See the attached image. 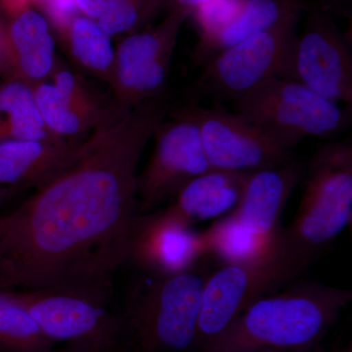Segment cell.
I'll list each match as a JSON object with an SVG mask.
<instances>
[{
  "mask_svg": "<svg viewBox=\"0 0 352 352\" xmlns=\"http://www.w3.org/2000/svg\"><path fill=\"white\" fill-rule=\"evenodd\" d=\"M168 110L113 103L68 162L0 217V291L57 289L112 298L141 212L138 166Z\"/></svg>",
  "mask_w": 352,
  "mask_h": 352,
  "instance_id": "obj_1",
  "label": "cell"
},
{
  "mask_svg": "<svg viewBox=\"0 0 352 352\" xmlns=\"http://www.w3.org/2000/svg\"><path fill=\"white\" fill-rule=\"evenodd\" d=\"M252 303L201 352H292L320 346L352 300L349 289L296 279Z\"/></svg>",
  "mask_w": 352,
  "mask_h": 352,
  "instance_id": "obj_2",
  "label": "cell"
},
{
  "mask_svg": "<svg viewBox=\"0 0 352 352\" xmlns=\"http://www.w3.org/2000/svg\"><path fill=\"white\" fill-rule=\"evenodd\" d=\"M207 258L182 272L140 271L131 280L119 310L124 352H198Z\"/></svg>",
  "mask_w": 352,
  "mask_h": 352,
  "instance_id": "obj_3",
  "label": "cell"
},
{
  "mask_svg": "<svg viewBox=\"0 0 352 352\" xmlns=\"http://www.w3.org/2000/svg\"><path fill=\"white\" fill-rule=\"evenodd\" d=\"M305 189L294 219L278 234L275 252L298 272L325 254L352 219L351 140L319 145L303 170Z\"/></svg>",
  "mask_w": 352,
  "mask_h": 352,
  "instance_id": "obj_4",
  "label": "cell"
},
{
  "mask_svg": "<svg viewBox=\"0 0 352 352\" xmlns=\"http://www.w3.org/2000/svg\"><path fill=\"white\" fill-rule=\"evenodd\" d=\"M232 111L291 151L305 138H336L351 122V108L284 78H270L235 99Z\"/></svg>",
  "mask_w": 352,
  "mask_h": 352,
  "instance_id": "obj_5",
  "label": "cell"
},
{
  "mask_svg": "<svg viewBox=\"0 0 352 352\" xmlns=\"http://www.w3.org/2000/svg\"><path fill=\"white\" fill-rule=\"evenodd\" d=\"M302 15L294 14L208 58L201 66L194 94L234 101L270 78L294 80L296 28Z\"/></svg>",
  "mask_w": 352,
  "mask_h": 352,
  "instance_id": "obj_6",
  "label": "cell"
},
{
  "mask_svg": "<svg viewBox=\"0 0 352 352\" xmlns=\"http://www.w3.org/2000/svg\"><path fill=\"white\" fill-rule=\"evenodd\" d=\"M15 293L55 344L124 352L120 311L112 309L111 298L57 289H17Z\"/></svg>",
  "mask_w": 352,
  "mask_h": 352,
  "instance_id": "obj_7",
  "label": "cell"
},
{
  "mask_svg": "<svg viewBox=\"0 0 352 352\" xmlns=\"http://www.w3.org/2000/svg\"><path fill=\"white\" fill-rule=\"evenodd\" d=\"M302 273L280 258L276 252L256 263L221 264L204 285L198 321V352L252 303L279 291Z\"/></svg>",
  "mask_w": 352,
  "mask_h": 352,
  "instance_id": "obj_8",
  "label": "cell"
},
{
  "mask_svg": "<svg viewBox=\"0 0 352 352\" xmlns=\"http://www.w3.org/2000/svg\"><path fill=\"white\" fill-rule=\"evenodd\" d=\"M153 138L154 151L138 176L141 212H153L173 201L187 183L212 170L189 106L176 111L170 120L164 118Z\"/></svg>",
  "mask_w": 352,
  "mask_h": 352,
  "instance_id": "obj_9",
  "label": "cell"
},
{
  "mask_svg": "<svg viewBox=\"0 0 352 352\" xmlns=\"http://www.w3.org/2000/svg\"><path fill=\"white\" fill-rule=\"evenodd\" d=\"M187 18L166 12L159 25L132 32L116 47L115 102L135 107L159 98L168 76L180 30Z\"/></svg>",
  "mask_w": 352,
  "mask_h": 352,
  "instance_id": "obj_10",
  "label": "cell"
},
{
  "mask_svg": "<svg viewBox=\"0 0 352 352\" xmlns=\"http://www.w3.org/2000/svg\"><path fill=\"white\" fill-rule=\"evenodd\" d=\"M201 143L214 170L254 173L292 160L291 150L258 126L220 105H189Z\"/></svg>",
  "mask_w": 352,
  "mask_h": 352,
  "instance_id": "obj_11",
  "label": "cell"
},
{
  "mask_svg": "<svg viewBox=\"0 0 352 352\" xmlns=\"http://www.w3.org/2000/svg\"><path fill=\"white\" fill-rule=\"evenodd\" d=\"M294 52V80L339 104L352 103L351 43L325 10L309 8Z\"/></svg>",
  "mask_w": 352,
  "mask_h": 352,
  "instance_id": "obj_12",
  "label": "cell"
},
{
  "mask_svg": "<svg viewBox=\"0 0 352 352\" xmlns=\"http://www.w3.org/2000/svg\"><path fill=\"white\" fill-rule=\"evenodd\" d=\"M308 8L305 0H212L192 14L199 32L192 61L201 66L220 51Z\"/></svg>",
  "mask_w": 352,
  "mask_h": 352,
  "instance_id": "obj_13",
  "label": "cell"
},
{
  "mask_svg": "<svg viewBox=\"0 0 352 352\" xmlns=\"http://www.w3.org/2000/svg\"><path fill=\"white\" fill-rule=\"evenodd\" d=\"M166 208L139 215L126 263L139 271L175 274L194 267L208 258L201 232Z\"/></svg>",
  "mask_w": 352,
  "mask_h": 352,
  "instance_id": "obj_14",
  "label": "cell"
},
{
  "mask_svg": "<svg viewBox=\"0 0 352 352\" xmlns=\"http://www.w3.org/2000/svg\"><path fill=\"white\" fill-rule=\"evenodd\" d=\"M302 175V166L295 160L277 168L254 171L231 214L245 231L275 250L282 214Z\"/></svg>",
  "mask_w": 352,
  "mask_h": 352,
  "instance_id": "obj_15",
  "label": "cell"
},
{
  "mask_svg": "<svg viewBox=\"0 0 352 352\" xmlns=\"http://www.w3.org/2000/svg\"><path fill=\"white\" fill-rule=\"evenodd\" d=\"M0 52L11 78L32 88L51 78L57 67L56 43L50 22L32 7L9 17L8 24L0 30Z\"/></svg>",
  "mask_w": 352,
  "mask_h": 352,
  "instance_id": "obj_16",
  "label": "cell"
},
{
  "mask_svg": "<svg viewBox=\"0 0 352 352\" xmlns=\"http://www.w3.org/2000/svg\"><path fill=\"white\" fill-rule=\"evenodd\" d=\"M252 173L212 168L187 183L166 208L191 226L221 219L237 207Z\"/></svg>",
  "mask_w": 352,
  "mask_h": 352,
  "instance_id": "obj_17",
  "label": "cell"
},
{
  "mask_svg": "<svg viewBox=\"0 0 352 352\" xmlns=\"http://www.w3.org/2000/svg\"><path fill=\"white\" fill-rule=\"evenodd\" d=\"M4 140H63L44 124L34 88L16 78L0 85V141Z\"/></svg>",
  "mask_w": 352,
  "mask_h": 352,
  "instance_id": "obj_18",
  "label": "cell"
},
{
  "mask_svg": "<svg viewBox=\"0 0 352 352\" xmlns=\"http://www.w3.org/2000/svg\"><path fill=\"white\" fill-rule=\"evenodd\" d=\"M111 38L95 21L80 15L69 25L63 41L80 68L112 87L116 48Z\"/></svg>",
  "mask_w": 352,
  "mask_h": 352,
  "instance_id": "obj_19",
  "label": "cell"
},
{
  "mask_svg": "<svg viewBox=\"0 0 352 352\" xmlns=\"http://www.w3.org/2000/svg\"><path fill=\"white\" fill-rule=\"evenodd\" d=\"M201 235L208 258L217 259L221 264L256 263L275 252L245 231L232 214L214 220Z\"/></svg>",
  "mask_w": 352,
  "mask_h": 352,
  "instance_id": "obj_20",
  "label": "cell"
},
{
  "mask_svg": "<svg viewBox=\"0 0 352 352\" xmlns=\"http://www.w3.org/2000/svg\"><path fill=\"white\" fill-rule=\"evenodd\" d=\"M56 346L44 335L15 291H0V352H50Z\"/></svg>",
  "mask_w": 352,
  "mask_h": 352,
  "instance_id": "obj_21",
  "label": "cell"
},
{
  "mask_svg": "<svg viewBox=\"0 0 352 352\" xmlns=\"http://www.w3.org/2000/svg\"><path fill=\"white\" fill-rule=\"evenodd\" d=\"M34 94L44 124L56 138L76 142L95 127L69 105L52 82L36 85Z\"/></svg>",
  "mask_w": 352,
  "mask_h": 352,
  "instance_id": "obj_22",
  "label": "cell"
},
{
  "mask_svg": "<svg viewBox=\"0 0 352 352\" xmlns=\"http://www.w3.org/2000/svg\"><path fill=\"white\" fill-rule=\"evenodd\" d=\"M166 3V0H113L108 12L96 23L110 36L132 34L145 29Z\"/></svg>",
  "mask_w": 352,
  "mask_h": 352,
  "instance_id": "obj_23",
  "label": "cell"
},
{
  "mask_svg": "<svg viewBox=\"0 0 352 352\" xmlns=\"http://www.w3.org/2000/svg\"><path fill=\"white\" fill-rule=\"evenodd\" d=\"M51 80L76 112L80 113L92 126L98 124L108 108L102 107L80 76L71 69L56 67Z\"/></svg>",
  "mask_w": 352,
  "mask_h": 352,
  "instance_id": "obj_24",
  "label": "cell"
},
{
  "mask_svg": "<svg viewBox=\"0 0 352 352\" xmlns=\"http://www.w3.org/2000/svg\"><path fill=\"white\" fill-rule=\"evenodd\" d=\"M43 14L51 27L64 39L69 25L82 15L76 6V0H38Z\"/></svg>",
  "mask_w": 352,
  "mask_h": 352,
  "instance_id": "obj_25",
  "label": "cell"
},
{
  "mask_svg": "<svg viewBox=\"0 0 352 352\" xmlns=\"http://www.w3.org/2000/svg\"><path fill=\"white\" fill-rule=\"evenodd\" d=\"M80 13L98 22L108 12L113 0H76Z\"/></svg>",
  "mask_w": 352,
  "mask_h": 352,
  "instance_id": "obj_26",
  "label": "cell"
},
{
  "mask_svg": "<svg viewBox=\"0 0 352 352\" xmlns=\"http://www.w3.org/2000/svg\"><path fill=\"white\" fill-rule=\"evenodd\" d=\"M210 1L212 0H166L164 8L166 9V12L182 14L189 19L197 9Z\"/></svg>",
  "mask_w": 352,
  "mask_h": 352,
  "instance_id": "obj_27",
  "label": "cell"
},
{
  "mask_svg": "<svg viewBox=\"0 0 352 352\" xmlns=\"http://www.w3.org/2000/svg\"><path fill=\"white\" fill-rule=\"evenodd\" d=\"M38 0H0L2 8L8 14L9 17L22 12L25 9L31 8Z\"/></svg>",
  "mask_w": 352,
  "mask_h": 352,
  "instance_id": "obj_28",
  "label": "cell"
},
{
  "mask_svg": "<svg viewBox=\"0 0 352 352\" xmlns=\"http://www.w3.org/2000/svg\"><path fill=\"white\" fill-rule=\"evenodd\" d=\"M50 352H96L90 351V349H83V347L69 346V344H63L62 347H55Z\"/></svg>",
  "mask_w": 352,
  "mask_h": 352,
  "instance_id": "obj_29",
  "label": "cell"
},
{
  "mask_svg": "<svg viewBox=\"0 0 352 352\" xmlns=\"http://www.w3.org/2000/svg\"><path fill=\"white\" fill-rule=\"evenodd\" d=\"M9 187L0 186V203L10 194Z\"/></svg>",
  "mask_w": 352,
  "mask_h": 352,
  "instance_id": "obj_30",
  "label": "cell"
},
{
  "mask_svg": "<svg viewBox=\"0 0 352 352\" xmlns=\"http://www.w3.org/2000/svg\"><path fill=\"white\" fill-rule=\"evenodd\" d=\"M292 352H324L323 349H322L321 346L314 347V349H305V351H292Z\"/></svg>",
  "mask_w": 352,
  "mask_h": 352,
  "instance_id": "obj_31",
  "label": "cell"
},
{
  "mask_svg": "<svg viewBox=\"0 0 352 352\" xmlns=\"http://www.w3.org/2000/svg\"><path fill=\"white\" fill-rule=\"evenodd\" d=\"M340 352H352L351 344H349V346H346V347H344V349H342V351Z\"/></svg>",
  "mask_w": 352,
  "mask_h": 352,
  "instance_id": "obj_32",
  "label": "cell"
},
{
  "mask_svg": "<svg viewBox=\"0 0 352 352\" xmlns=\"http://www.w3.org/2000/svg\"><path fill=\"white\" fill-rule=\"evenodd\" d=\"M328 1L340 2V1H347V0H328Z\"/></svg>",
  "mask_w": 352,
  "mask_h": 352,
  "instance_id": "obj_33",
  "label": "cell"
}]
</instances>
